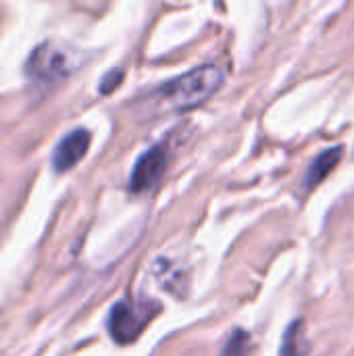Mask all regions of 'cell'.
<instances>
[{"mask_svg": "<svg viewBox=\"0 0 354 356\" xmlns=\"http://www.w3.org/2000/svg\"><path fill=\"white\" fill-rule=\"evenodd\" d=\"M121 77H123V75H121L117 69H115V71H111L108 75H104V79H102V83H100V92H102V94H108V92H113V90H115V88L121 83V81H119Z\"/></svg>", "mask_w": 354, "mask_h": 356, "instance_id": "obj_9", "label": "cell"}, {"mask_svg": "<svg viewBox=\"0 0 354 356\" xmlns=\"http://www.w3.org/2000/svg\"><path fill=\"white\" fill-rule=\"evenodd\" d=\"M148 315H142L138 307L129 302H117L108 315V332L117 344H131L146 327Z\"/></svg>", "mask_w": 354, "mask_h": 356, "instance_id": "obj_3", "label": "cell"}, {"mask_svg": "<svg viewBox=\"0 0 354 356\" xmlns=\"http://www.w3.org/2000/svg\"><path fill=\"white\" fill-rule=\"evenodd\" d=\"M165 169H167V152H165V148L154 146V148L146 150L138 159V163H136V167L131 171L129 190L131 192H146V190L154 188L156 181L163 177Z\"/></svg>", "mask_w": 354, "mask_h": 356, "instance_id": "obj_4", "label": "cell"}, {"mask_svg": "<svg viewBox=\"0 0 354 356\" xmlns=\"http://www.w3.org/2000/svg\"><path fill=\"white\" fill-rule=\"evenodd\" d=\"M223 83V71L217 65H200L171 79L156 92V100L169 111H190L204 104Z\"/></svg>", "mask_w": 354, "mask_h": 356, "instance_id": "obj_1", "label": "cell"}, {"mask_svg": "<svg viewBox=\"0 0 354 356\" xmlns=\"http://www.w3.org/2000/svg\"><path fill=\"white\" fill-rule=\"evenodd\" d=\"M71 52L67 48L54 46L52 42L38 46L27 58V75L38 81H52L71 71Z\"/></svg>", "mask_w": 354, "mask_h": 356, "instance_id": "obj_2", "label": "cell"}, {"mask_svg": "<svg viewBox=\"0 0 354 356\" xmlns=\"http://www.w3.org/2000/svg\"><path fill=\"white\" fill-rule=\"evenodd\" d=\"M250 348V336L244 330H236L232 332L225 348H223V356H246Z\"/></svg>", "mask_w": 354, "mask_h": 356, "instance_id": "obj_8", "label": "cell"}, {"mask_svg": "<svg viewBox=\"0 0 354 356\" xmlns=\"http://www.w3.org/2000/svg\"><path fill=\"white\" fill-rule=\"evenodd\" d=\"M88 148H90V131L88 129H75L69 136H65L52 154L54 171L63 173V171L73 169L86 156Z\"/></svg>", "mask_w": 354, "mask_h": 356, "instance_id": "obj_5", "label": "cell"}, {"mask_svg": "<svg viewBox=\"0 0 354 356\" xmlns=\"http://www.w3.org/2000/svg\"><path fill=\"white\" fill-rule=\"evenodd\" d=\"M342 159V146H334V148H328L323 150L309 167L307 175H305V188L307 190H313L315 186H319L340 163Z\"/></svg>", "mask_w": 354, "mask_h": 356, "instance_id": "obj_6", "label": "cell"}, {"mask_svg": "<svg viewBox=\"0 0 354 356\" xmlns=\"http://www.w3.org/2000/svg\"><path fill=\"white\" fill-rule=\"evenodd\" d=\"M311 350V342L307 340V327L303 319H296L284 334L282 342V356H305Z\"/></svg>", "mask_w": 354, "mask_h": 356, "instance_id": "obj_7", "label": "cell"}]
</instances>
